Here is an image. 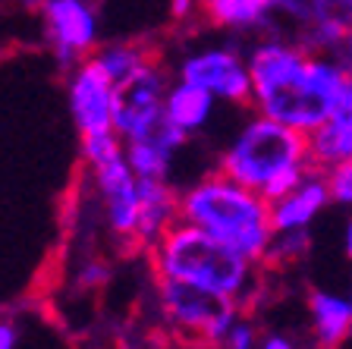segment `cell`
Instances as JSON below:
<instances>
[{"label":"cell","mask_w":352,"mask_h":349,"mask_svg":"<svg viewBox=\"0 0 352 349\" xmlns=\"http://www.w3.org/2000/svg\"><path fill=\"white\" fill-rule=\"evenodd\" d=\"M252 110L315 136L330 120L349 73L340 54H324L277 32L249 41Z\"/></svg>","instance_id":"1"},{"label":"cell","mask_w":352,"mask_h":349,"mask_svg":"<svg viewBox=\"0 0 352 349\" xmlns=\"http://www.w3.org/2000/svg\"><path fill=\"white\" fill-rule=\"evenodd\" d=\"M179 220L201 226L258 264L267 262V252L277 236L271 198L220 173L214 164L211 170L179 186Z\"/></svg>","instance_id":"2"},{"label":"cell","mask_w":352,"mask_h":349,"mask_svg":"<svg viewBox=\"0 0 352 349\" xmlns=\"http://www.w3.org/2000/svg\"><path fill=\"white\" fill-rule=\"evenodd\" d=\"M214 167L274 202L315 167L311 138L252 110L214 154Z\"/></svg>","instance_id":"3"},{"label":"cell","mask_w":352,"mask_h":349,"mask_svg":"<svg viewBox=\"0 0 352 349\" xmlns=\"http://www.w3.org/2000/svg\"><path fill=\"white\" fill-rule=\"evenodd\" d=\"M148 264H151L154 277L183 280V284L208 290L214 296L233 299L242 308L258 293L264 271V264L245 258L227 242H220L217 236L205 233L201 226L186 224V220H176L148 248Z\"/></svg>","instance_id":"4"},{"label":"cell","mask_w":352,"mask_h":349,"mask_svg":"<svg viewBox=\"0 0 352 349\" xmlns=\"http://www.w3.org/2000/svg\"><path fill=\"white\" fill-rule=\"evenodd\" d=\"M79 151L110 236L126 242V246H135L139 176L126 158V142L113 129L95 132V136H79Z\"/></svg>","instance_id":"5"},{"label":"cell","mask_w":352,"mask_h":349,"mask_svg":"<svg viewBox=\"0 0 352 349\" xmlns=\"http://www.w3.org/2000/svg\"><path fill=\"white\" fill-rule=\"evenodd\" d=\"M154 299H157V315L170 334L183 337L186 343H201L208 349H220L230 328L242 315V306H236L233 299L214 296L208 290L167 277H154Z\"/></svg>","instance_id":"6"},{"label":"cell","mask_w":352,"mask_h":349,"mask_svg":"<svg viewBox=\"0 0 352 349\" xmlns=\"http://www.w3.org/2000/svg\"><path fill=\"white\" fill-rule=\"evenodd\" d=\"M176 79L195 82L208 88L223 107L252 110V70H249V44L239 38L223 41H198L176 54L170 63Z\"/></svg>","instance_id":"7"},{"label":"cell","mask_w":352,"mask_h":349,"mask_svg":"<svg viewBox=\"0 0 352 349\" xmlns=\"http://www.w3.org/2000/svg\"><path fill=\"white\" fill-rule=\"evenodd\" d=\"M170 82H173L170 63L164 57H157L148 66H142L135 76H129V79H123L117 85V98H113V132L123 142L145 138L167 123L164 101H167Z\"/></svg>","instance_id":"8"},{"label":"cell","mask_w":352,"mask_h":349,"mask_svg":"<svg viewBox=\"0 0 352 349\" xmlns=\"http://www.w3.org/2000/svg\"><path fill=\"white\" fill-rule=\"evenodd\" d=\"M41 38L63 70L88 60L101 47V10L98 0H47L38 10Z\"/></svg>","instance_id":"9"},{"label":"cell","mask_w":352,"mask_h":349,"mask_svg":"<svg viewBox=\"0 0 352 349\" xmlns=\"http://www.w3.org/2000/svg\"><path fill=\"white\" fill-rule=\"evenodd\" d=\"M66 73V110L69 120L79 129V136L113 129V98L117 82L95 63V57L63 70Z\"/></svg>","instance_id":"10"},{"label":"cell","mask_w":352,"mask_h":349,"mask_svg":"<svg viewBox=\"0 0 352 349\" xmlns=\"http://www.w3.org/2000/svg\"><path fill=\"white\" fill-rule=\"evenodd\" d=\"M201 19L230 38H255L283 32L277 0H201Z\"/></svg>","instance_id":"11"},{"label":"cell","mask_w":352,"mask_h":349,"mask_svg":"<svg viewBox=\"0 0 352 349\" xmlns=\"http://www.w3.org/2000/svg\"><path fill=\"white\" fill-rule=\"evenodd\" d=\"M327 204H333L330 176L327 170L311 167L286 195L274 198V226H277V233L311 230V224L327 211Z\"/></svg>","instance_id":"12"},{"label":"cell","mask_w":352,"mask_h":349,"mask_svg":"<svg viewBox=\"0 0 352 349\" xmlns=\"http://www.w3.org/2000/svg\"><path fill=\"white\" fill-rule=\"evenodd\" d=\"M192 138L183 136L176 126L164 123L145 138H132L126 142V158L139 180H167L176 182V160L186 151Z\"/></svg>","instance_id":"13"},{"label":"cell","mask_w":352,"mask_h":349,"mask_svg":"<svg viewBox=\"0 0 352 349\" xmlns=\"http://www.w3.org/2000/svg\"><path fill=\"white\" fill-rule=\"evenodd\" d=\"M217 114H220V101L208 88L173 76V82L167 88V101H164V116H167L170 126H176L189 138H198L214 126Z\"/></svg>","instance_id":"14"},{"label":"cell","mask_w":352,"mask_h":349,"mask_svg":"<svg viewBox=\"0 0 352 349\" xmlns=\"http://www.w3.org/2000/svg\"><path fill=\"white\" fill-rule=\"evenodd\" d=\"M179 220V186L167 180H139L135 248H151Z\"/></svg>","instance_id":"15"},{"label":"cell","mask_w":352,"mask_h":349,"mask_svg":"<svg viewBox=\"0 0 352 349\" xmlns=\"http://www.w3.org/2000/svg\"><path fill=\"white\" fill-rule=\"evenodd\" d=\"M305 308H308V324H311V337H315L318 349H340L352 337L349 296L315 286L305 296Z\"/></svg>","instance_id":"16"},{"label":"cell","mask_w":352,"mask_h":349,"mask_svg":"<svg viewBox=\"0 0 352 349\" xmlns=\"http://www.w3.org/2000/svg\"><path fill=\"white\" fill-rule=\"evenodd\" d=\"M91 57H95V63L120 85L123 79L135 76L142 66H148L151 60L161 57V54L154 51V47H148L145 41H107V44H101Z\"/></svg>","instance_id":"17"},{"label":"cell","mask_w":352,"mask_h":349,"mask_svg":"<svg viewBox=\"0 0 352 349\" xmlns=\"http://www.w3.org/2000/svg\"><path fill=\"white\" fill-rule=\"evenodd\" d=\"M311 138V164L321 170H333L352 160V129L324 123Z\"/></svg>","instance_id":"18"},{"label":"cell","mask_w":352,"mask_h":349,"mask_svg":"<svg viewBox=\"0 0 352 349\" xmlns=\"http://www.w3.org/2000/svg\"><path fill=\"white\" fill-rule=\"evenodd\" d=\"M311 248V230H286L274 236V246L267 252L264 268H283V264H296L299 258H305Z\"/></svg>","instance_id":"19"},{"label":"cell","mask_w":352,"mask_h":349,"mask_svg":"<svg viewBox=\"0 0 352 349\" xmlns=\"http://www.w3.org/2000/svg\"><path fill=\"white\" fill-rule=\"evenodd\" d=\"M258 343H261V334H258L255 321L239 315V321L230 328L227 340L220 343V349H258Z\"/></svg>","instance_id":"20"},{"label":"cell","mask_w":352,"mask_h":349,"mask_svg":"<svg viewBox=\"0 0 352 349\" xmlns=\"http://www.w3.org/2000/svg\"><path fill=\"white\" fill-rule=\"evenodd\" d=\"M330 176V192H333V204L340 208H349L352 211V160L340 164V167L327 170Z\"/></svg>","instance_id":"21"},{"label":"cell","mask_w":352,"mask_h":349,"mask_svg":"<svg viewBox=\"0 0 352 349\" xmlns=\"http://www.w3.org/2000/svg\"><path fill=\"white\" fill-rule=\"evenodd\" d=\"M327 123L330 126H343V129H352V76H349V82H346L343 95H340V101H337V107H333V114H330Z\"/></svg>","instance_id":"22"},{"label":"cell","mask_w":352,"mask_h":349,"mask_svg":"<svg viewBox=\"0 0 352 349\" xmlns=\"http://www.w3.org/2000/svg\"><path fill=\"white\" fill-rule=\"evenodd\" d=\"M170 16L179 25H189L192 19L201 16V0H170Z\"/></svg>","instance_id":"23"},{"label":"cell","mask_w":352,"mask_h":349,"mask_svg":"<svg viewBox=\"0 0 352 349\" xmlns=\"http://www.w3.org/2000/svg\"><path fill=\"white\" fill-rule=\"evenodd\" d=\"M22 330L13 318H0V349H19Z\"/></svg>","instance_id":"24"},{"label":"cell","mask_w":352,"mask_h":349,"mask_svg":"<svg viewBox=\"0 0 352 349\" xmlns=\"http://www.w3.org/2000/svg\"><path fill=\"white\" fill-rule=\"evenodd\" d=\"M258 349H296V343H293V337L280 334V330H267V334H261Z\"/></svg>","instance_id":"25"},{"label":"cell","mask_w":352,"mask_h":349,"mask_svg":"<svg viewBox=\"0 0 352 349\" xmlns=\"http://www.w3.org/2000/svg\"><path fill=\"white\" fill-rule=\"evenodd\" d=\"M343 255H346V262L352 264V218L343 226Z\"/></svg>","instance_id":"26"},{"label":"cell","mask_w":352,"mask_h":349,"mask_svg":"<svg viewBox=\"0 0 352 349\" xmlns=\"http://www.w3.org/2000/svg\"><path fill=\"white\" fill-rule=\"evenodd\" d=\"M16 3H19V7H25V10H32V13H38L47 0H16Z\"/></svg>","instance_id":"27"},{"label":"cell","mask_w":352,"mask_h":349,"mask_svg":"<svg viewBox=\"0 0 352 349\" xmlns=\"http://www.w3.org/2000/svg\"><path fill=\"white\" fill-rule=\"evenodd\" d=\"M346 296H349V306H352V284H349V293H346Z\"/></svg>","instance_id":"28"}]
</instances>
